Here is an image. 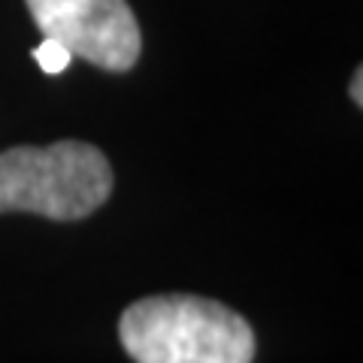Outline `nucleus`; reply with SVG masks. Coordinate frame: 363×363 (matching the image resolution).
Wrapping results in <instances>:
<instances>
[{
    "label": "nucleus",
    "instance_id": "4",
    "mask_svg": "<svg viewBox=\"0 0 363 363\" xmlns=\"http://www.w3.org/2000/svg\"><path fill=\"white\" fill-rule=\"evenodd\" d=\"M33 61H37V64L43 67V73L55 76V73H64L67 67H70L73 52L67 49L64 43H58V40L43 37V43L37 45V49H33Z\"/></svg>",
    "mask_w": 363,
    "mask_h": 363
},
{
    "label": "nucleus",
    "instance_id": "5",
    "mask_svg": "<svg viewBox=\"0 0 363 363\" xmlns=\"http://www.w3.org/2000/svg\"><path fill=\"white\" fill-rule=\"evenodd\" d=\"M360 79H363V73L357 70V73H354V82H351V97H354V104H357V106H363V91H360L363 82H360Z\"/></svg>",
    "mask_w": 363,
    "mask_h": 363
},
{
    "label": "nucleus",
    "instance_id": "3",
    "mask_svg": "<svg viewBox=\"0 0 363 363\" xmlns=\"http://www.w3.org/2000/svg\"><path fill=\"white\" fill-rule=\"evenodd\" d=\"M43 37L64 43L88 64L128 73L140 61L143 37L128 0H25Z\"/></svg>",
    "mask_w": 363,
    "mask_h": 363
},
{
    "label": "nucleus",
    "instance_id": "1",
    "mask_svg": "<svg viewBox=\"0 0 363 363\" xmlns=\"http://www.w3.org/2000/svg\"><path fill=\"white\" fill-rule=\"evenodd\" d=\"M118 339L133 363H252L255 330L230 306L164 294L121 312Z\"/></svg>",
    "mask_w": 363,
    "mask_h": 363
},
{
    "label": "nucleus",
    "instance_id": "2",
    "mask_svg": "<svg viewBox=\"0 0 363 363\" xmlns=\"http://www.w3.org/2000/svg\"><path fill=\"white\" fill-rule=\"evenodd\" d=\"M112 194V167L91 143L16 145L0 155V212L82 221Z\"/></svg>",
    "mask_w": 363,
    "mask_h": 363
}]
</instances>
